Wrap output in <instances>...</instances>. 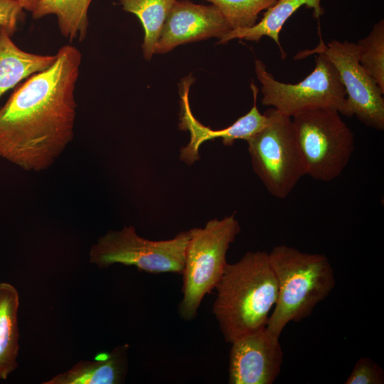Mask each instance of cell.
<instances>
[{
    "label": "cell",
    "mask_w": 384,
    "mask_h": 384,
    "mask_svg": "<svg viewBox=\"0 0 384 384\" xmlns=\"http://www.w3.org/2000/svg\"><path fill=\"white\" fill-rule=\"evenodd\" d=\"M231 30L226 18L213 4L176 0L163 27L155 53H166L179 45L213 37L220 40Z\"/></svg>",
    "instance_id": "8fae6325"
},
{
    "label": "cell",
    "mask_w": 384,
    "mask_h": 384,
    "mask_svg": "<svg viewBox=\"0 0 384 384\" xmlns=\"http://www.w3.org/2000/svg\"><path fill=\"white\" fill-rule=\"evenodd\" d=\"M267 124L247 141L253 171L270 194L286 198L306 176L292 117L274 108L265 112Z\"/></svg>",
    "instance_id": "8992f818"
},
{
    "label": "cell",
    "mask_w": 384,
    "mask_h": 384,
    "mask_svg": "<svg viewBox=\"0 0 384 384\" xmlns=\"http://www.w3.org/2000/svg\"><path fill=\"white\" fill-rule=\"evenodd\" d=\"M82 54L71 45L31 75L0 109V157L29 171L50 167L73 137Z\"/></svg>",
    "instance_id": "6da1fadb"
},
{
    "label": "cell",
    "mask_w": 384,
    "mask_h": 384,
    "mask_svg": "<svg viewBox=\"0 0 384 384\" xmlns=\"http://www.w3.org/2000/svg\"><path fill=\"white\" fill-rule=\"evenodd\" d=\"M192 83V78H186L180 91L179 127L190 134L188 144L180 150V159L187 164H193L199 159V148L206 141L221 138L225 146H231L238 139L247 141L267 124V116L260 112L257 102L253 101L250 111L226 128L213 130L203 125L194 117L190 107L188 92Z\"/></svg>",
    "instance_id": "7c38bea8"
},
{
    "label": "cell",
    "mask_w": 384,
    "mask_h": 384,
    "mask_svg": "<svg viewBox=\"0 0 384 384\" xmlns=\"http://www.w3.org/2000/svg\"><path fill=\"white\" fill-rule=\"evenodd\" d=\"M321 0H277L265 12L262 19L247 28H234L219 40V43L238 38L259 42L264 36L272 39L278 46L282 58L286 57L279 41L280 31L290 17L302 6L313 10V15L318 18L324 14Z\"/></svg>",
    "instance_id": "5bb4252c"
},
{
    "label": "cell",
    "mask_w": 384,
    "mask_h": 384,
    "mask_svg": "<svg viewBox=\"0 0 384 384\" xmlns=\"http://www.w3.org/2000/svg\"><path fill=\"white\" fill-rule=\"evenodd\" d=\"M11 37L7 30L0 26V97L21 80L46 70L56 58V54L23 51Z\"/></svg>",
    "instance_id": "9a60e30c"
},
{
    "label": "cell",
    "mask_w": 384,
    "mask_h": 384,
    "mask_svg": "<svg viewBox=\"0 0 384 384\" xmlns=\"http://www.w3.org/2000/svg\"><path fill=\"white\" fill-rule=\"evenodd\" d=\"M215 6L232 29L251 27L257 23L259 14L277 0H206Z\"/></svg>",
    "instance_id": "ffe728a7"
},
{
    "label": "cell",
    "mask_w": 384,
    "mask_h": 384,
    "mask_svg": "<svg viewBox=\"0 0 384 384\" xmlns=\"http://www.w3.org/2000/svg\"><path fill=\"white\" fill-rule=\"evenodd\" d=\"M230 384H272L279 376L284 353L279 339L265 328L247 333L231 343Z\"/></svg>",
    "instance_id": "30bf717a"
},
{
    "label": "cell",
    "mask_w": 384,
    "mask_h": 384,
    "mask_svg": "<svg viewBox=\"0 0 384 384\" xmlns=\"http://www.w3.org/2000/svg\"><path fill=\"white\" fill-rule=\"evenodd\" d=\"M191 235V229L169 240L154 241L140 237L134 227L124 225L97 239L90 247L89 262L101 269L122 264L152 274L181 273Z\"/></svg>",
    "instance_id": "52a82bcc"
},
{
    "label": "cell",
    "mask_w": 384,
    "mask_h": 384,
    "mask_svg": "<svg viewBox=\"0 0 384 384\" xmlns=\"http://www.w3.org/2000/svg\"><path fill=\"white\" fill-rule=\"evenodd\" d=\"M38 1V0H18L23 9L30 12H32L34 10Z\"/></svg>",
    "instance_id": "603a6c76"
},
{
    "label": "cell",
    "mask_w": 384,
    "mask_h": 384,
    "mask_svg": "<svg viewBox=\"0 0 384 384\" xmlns=\"http://www.w3.org/2000/svg\"><path fill=\"white\" fill-rule=\"evenodd\" d=\"M346 384H383L384 371L380 366L368 357L356 363Z\"/></svg>",
    "instance_id": "44dd1931"
},
{
    "label": "cell",
    "mask_w": 384,
    "mask_h": 384,
    "mask_svg": "<svg viewBox=\"0 0 384 384\" xmlns=\"http://www.w3.org/2000/svg\"><path fill=\"white\" fill-rule=\"evenodd\" d=\"M310 53H323L336 69L346 91L339 113L378 131L384 129V92L358 60L356 43L332 40Z\"/></svg>",
    "instance_id": "9c48e42d"
},
{
    "label": "cell",
    "mask_w": 384,
    "mask_h": 384,
    "mask_svg": "<svg viewBox=\"0 0 384 384\" xmlns=\"http://www.w3.org/2000/svg\"><path fill=\"white\" fill-rule=\"evenodd\" d=\"M129 346H116L99 353L94 360L80 361L70 369L54 375L43 384H119L128 371Z\"/></svg>",
    "instance_id": "4fadbf2b"
},
{
    "label": "cell",
    "mask_w": 384,
    "mask_h": 384,
    "mask_svg": "<svg viewBox=\"0 0 384 384\" xmlns=\"http://www.w3.org/2000/svg\"><path fill=\"white\" fill-rule=\"evenodd\" d=\"M268 254L278 295L265 329L270 336L279 339L288 323L307 318L329 296L336 279L324 254L304 252L287 245H276Z\"/></svg>",
    "instance_id": "3957f363"
},
{
    "label": "cell",
    "mask_w": 384,
    "mask_h": 384,
    "mask_svg": "<svg viewBox=\"0 0 384 384\" xmlns=\"http://www.w3.org/2000/svg\"><path fill=\"white\" fill-rule=\"evenodd\" d=\"M315 60V68L304 80L295 84L277 80L260 60H255L256 76L262 85V103L292 117L316 109L331 108L340 112L346 91L338 73L321 52Z\"/></svg>",
    "instance_id": "ba28073f"
},
{
    "label": "cell",
    "mask_w": 384,
    "mask_h": 384,
    "mask_svg": "<svg viewBox=\"0 0 384 384\" xmlns=\"http://www.w3.org/2000/svg\"><path fill=\"white\" fill-rule=\"evenodd\" d=\"M306 175L318 181L337 178L355 149L354 135L337 110L316 109L292 117Z\"/></svg>",
    "instance_id": "5b68a950"
},
{
    "label": "cell",
    "mask_w": 384,
    "mask_h": 384,
    "mask_svg": "<svg viewBox=\"0 0 384 384\" xmlns=\"http://www.w3.org/2000/svg\"><path fill=\"white\" fill-rule=\"evenodd\" d=\"M19 294L11 284L0 282V379H6L18 366Z\"/></svg>",
    "instance_id": "2e32d148"
},
{
    "label": "cell",
    "mask_w": 384,
    "mask_h": 384,
    "mask_svg": "<svg viewBox=\"0 0 384 384\" xmlns=\"http://www.w3.org/2000/svg\"><path fill=\"white\" fill-rule=\"evenodd\" d=\"M92 0H38L31 12L34 19L55 15L61 34L70 41H83L89 27L88 9Z\"/></svg>",
    "instance_id": "e0dca14e"
},
{
    "label": "cell",
    "mask_w": 384,
    "mask_h": 384,
    "mask_svg": "<svg viewBox=\"0 0 384 384\" xmlns=\"http://www.w3.org/2000/svg\"><path fill=\"white\" fill-rule=\"evenodd\" d=\"M240 232L235 214L191 229L181 272L183 297L178 307L183 320L193 319L205 296L215 288L228 264V250Z\"/></svg>",
    "instance_id": "277c9868"
},
{
    "label": "cell",
    "mask_w": 384,
    "mask_h": 384,
    "mask_svg": "<svg viewBox=\"0 0 384 384\" xmlns=\"http://www.w3.org/2000/svg\"><path fill=\"white\" fill-rule=\"evenodd\" d=\"M23 10L18 0H0V26L5 28L11 36L16 31Z\"/></svg>",
    "instance_id": "7402d4cb"
},
{
    "label": "cell",
    "mask_w": 384,
    "mask_h": 384,
    "mask_svg": "<svg viewBox=\"0 0 384 384\" xmlns=\"http://www.w3.org/2000/svg\"><path fill=\"white\" fill-rule=\"evenodd\" d=\"M215 289L213 313L227 343L265 328L278 295L269 254L248 251L236 262L228 263Z\"/></svg>",
    "instance_id": "7a4b0ae2"
},
{
    "label": "cell",
    "mask_w": 384,
    "mask_h": 384,
    "mask_svg": "<svg viewBox=\"0 0 384 384\" xmlns=\"http://www.w3.org/2000/svg\"><path fill=\"white\" fill-rule=\"evenodd\" d=\"M125 11L136 15L144 31L142 43L144 57L149 60L155 53V48L161 36L167 16L176 0H119Z\"/></svg>",
    "instance_id": "ac0fdd59"
},
{
    "label": "cell",
    "mask_w": 384,
    "mask_h": 384,
    "mask_svg": "<svg viewBox=\"0 0 384 384\" xmlns=\"http://www.w3.org/2000/svg\"><path fill=\"white\" fill-rule=\"evenodd\" d=\"M359 63L384 92V21L376 23L357 43Z\"/></svg>",
    "instance_id": "d6986e66"
}]
</instances>
